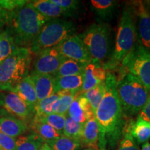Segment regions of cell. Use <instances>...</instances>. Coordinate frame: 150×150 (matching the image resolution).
<instances>
[{"label": "cell", "mask_w": 150, "mask_h": 150, "mask_svg": "<svg viewBox=\"0 0 150 150\" xmlns=\"http://www.w3.org/2000/svg\"><path fill=\"white\" fill-rule=\"evenodd\" d=\"M106 91L102 102L95 112L99 127L98 149L113 148L125 134L126 123L117 93V77L107 72Z\"/></svg>", "instance_id": "6da1fadb"}, {"label": "cell", "mask_w": 150, "mask_h": 150, "mask_svg": "<svg viewBox=\"0 0 150 150\" xmlns=\"http://www.w3.org/2000/svg\"><path fill=\"white\" fill-rule=\"evenodd\" d=\"M49 19L42 16L29 1L14 13L9 31L18 47H30Z\"/></svg>", "instance_id": "7a4b0ae2"}, {"label": "cell", "mask_w": 150, "mask_h": 150, "mask_svg": "<svg viewBox=\"0 0 150 150\" xmlns=\"http://www.w3.org/2000/svg\"><path fill=\"white\" fill-rule=\"evenodd\" d=\"M136 17L131 3L123 8L115 39V48L110 58L103 66L106 70L118 68L122 61L137 42Z\"/></svg>", "instance_id": "3957f363"}, {"label": "cell", "mask_w": 150, "mask_h": 150, "mask_svg": "<svg viewBox=\"0 0 150 150\" xmlns=\"http://www.w3.org/2000/svg\"><path fill=\"white\" fill-rule=\"evenodd\" d=\"M117 93L125 117L139 113L150 96V91L129 73L120 72L117 79Z\"/></svg>", "instance_id": "277c9868"}, {"label": "cell", "mask_w": 150, "mask_h": 150, "mask_svg": "<svg viewBox=\"0 0 150 150\" xmlns=\"http://www.w3.org/2000/svg\"><path fill=\"white\" fill-rule=\"evenodd\" d=\"M31 61L29 48L17 47L0 63V91H12L20 81L29 75Z\"/></svg>", "instance_id": "5b68a950"}, {"label": "cell", "mask_w": 150, "mask_h": 150, "mask_svg": "<svg viewBox=\"0 0 150 150\" xmlns=\"http://www.w3.org/2000/svg\"><path fill=\"white\" fill-rule=\"evenodd\" d=\"M76 30V25L71 20L61 18L49 20L30 45V51L37 54L46 49L57 47L75 34Z\"/></svg>", "instance_id": "8992f818"}, {"label": "cell", "mask_w": 150, "mask_h": 150, "mask_svg": "<svg viewBox=\"0 0 150 150\" xmlns=\"http://www.w3.org/2000/svg\"><path fill=\"white\" fill-rule=\"evenodd\" d=\"M111 29L107 23L92 24L79 36L87 48L93 62L100 63L106 60L110 52Z\"/></svg>", "instance_id": "52a82bcc"}, {"label": "cell", "mask_w": 150, "mask_h": 150, "mask_svg": "<svg viewBox=\"0 0 150 150\" xmlns=\"http://www.w3.org/2000/svg\"><path fill=\"white\" fill-rule=\"evenodd\" d=\"M119 67L120 72L132 74L150 91V52L138 40Z\"/></svg>", "instance_id": "ba28073f"}, {"label": "cell", "mask_w": 150, "mask_h": 150, "mask_svg": "<svg viewBox=\"0 0 150 150\" xmlns=\"http://www.w3.org/2000/svg\"><path fill=\"white\" fill-rule=\"evenodd\" d=\"M36 55L32 72L40 74L54 76L62 63L66 59L61 54L57 47L46 49Z\"/></svg>", "instance_id": "9c48e42d"}, {"label": "cell", "mask_w": 150, "mask_h": 150, "mask_svg": "<svg viewBox=\"0 0 150 150\" xmlns=\"http://www.w3.org/2000/svg\"><path fill=\"white\" fill-rule=\"evenodd\" d=\"M136 17L138 42L150 52V11L146 1L131 3Z\"/></svg>", "instance_id": "30bf717a"}, {"label": "cell", "mask_w": 150, "mask_h": 150, "mask_svg": "<svg viewBox=\"0 0 150 150\" xmlns=\"http://www.w3.org/2000/svg\"><path fill=\"white\" fill-rule=\"evenodd\" d=\"M57 47L62 55L67 59L73 60L86 65L93 61L91 56L79 35H71L59 45Z\"/></svg>", "instance_id": "8fae6325"}, {"label": "cell", "mask_w": 150, "mask_h": 150, "mask_svg": "<svg viewBox=\"0 0 150 150\" xmlns=\"http://www.w3.org/2000/svg\"><path fill=\"white\" fill-rule=\"evenodd\" d=\"M0 103L8 113L27 124V122L31 121L34 116V109L30 107L15 92L8 91L5 94Z\"/></svg>", "instance_id": "7c38bea8"}, {"label": "cell", "mask_w": 150, "mask_h": 150, "mask_svg": "<svg viewBox=\"0 0 150 150\" xmlns=\"http://www.w3.org/2000/svg\"><path fill=\"white\" fill-rule=\"evenodd\" d=\"M108 71L102 65L92 61L86 65L83 73V85L81 93L83 95L86 92L105 81Z\"/></svg>", "instance_id": "4fadbf2b"}, {"label": "cell", "mask_w": 150, "mask_h": 150, "mask_svg": "<svg viewBox=\"0 0 150 150\" xmlns=\"http://www.w3.org/2000/svg\"><path fill=\"white\" fill-rule=\"evenodd\" d=\"M67 115L76 122L84 125L95 115L88 100L79 93L71 104Z\"/></svg>", "instance_id": "5bb4252c"}, {"label": "cell", "mask_w": 150, "mask_h": 150, "mask_svg": "<svg viewBox=\"0 0 150 150\" xmlns=\"http://www.w3.org/2000/svg\"><path fill=\"white\" fill-rule=\"evenodd\" d=\"M34 84L38 101L56 93L55 77L52 75L40 74L31 72L29 74Z\"/></svg>", "instance_id": "9a60e30c"}, {"label": "cell", "mask_w": 150, "mask_h": 150, "mask_svg": "<svg viewBox=\"0 0 150 150\" xmlns=\"http://www.w3.org/2000/svg\"><path fill=\"white\" fill-rule=\"evenodd\" d=\"M118 4L113 0H91L88 2L89 8L96 16L97 22L107 23L115 14Z\"/></svg>", "instance_id": "2e32d148"}, {"label": "cell", "mask_w": 150, "mask_h": 150, "mask_svg": "<svg viewBox=\"0 0 150 150\" xmlns=\"http://www.w3.org/2000/svg\"><path fill=\"white\" fill-rule=\"evenodd\" d=\"M29 3L38 12L49 20L71 17L67 11L54 4L52 0H35L29 1Z\"/></svg>", "instance_id": "e0dca14e"}, {"label": "cell", "mask_w": 150, "mask_h": 150, "mask_svg": "<svg viewBox=\"0 0 150 150\" xmlns=\"http://www.w3.org/2000/svg\"><path fill=\"white\" fill-rule=\"evenodd\" d=\"M12 91L18 94L30 107L34 109L38 99L34 84L29 74L20 81Z\"/></svg>", "instance_id": "ac0fdd59"}, {"label": "cell", "mask_w": 150, "mask_h": 150, "mask_svg": "<svg viewBox=\"0 0 150 150\" xmlns=\"http://www.w3.org/2000/svg\"><path fill=\"white\" fill-rule=\"evenodd\" d=\"M27 124L13 116L0 118V132L16 138L27 131Z\"/></svg>", "instance_id": "d6986e66"}, {"label": "cell", "mask_w": 150, "mask_h": 150, "mask_svg": "<svg viewBox=\"0 0 150 150\" xmlns=\"http://www.w3.org/2000/svg\"><path fill=\"white\" fill-rule=\"evenodd\" d=\"M125 131H128L136 143L144 144L150 139V122L137 117L136 120L126 125Z\"/></svg>", "instance_id": "ffe728a7"}, {"label": "cell", "mask_w": 150, "mask_h": 150, "mask_svg": "<svg viewBox=\"0 0 150 150\" xmlns=\"http://www.w3.org/2000/svg\"><path fill=\"white\" fill-rule=\"evenodd\" d=\"M99 127L95 115L88 120L83 127L81 142L87 146L88 148L98 149Z\"/></svg>", "instance_id": "44dd1931"}, {"label": "cell", "mask_w": 150, "mask_h": 150, "mask_svg": "<svg viewBox=\"0 0 150 150\" xmlns=\"http://www.w3.org/2000/svg\"><path fill=\"white\" fill-rule=\"evenodd\" d=\"M29 126L31 130L33 131V134L38 135L44 140L45 142L57 139L62 135L47 124L34 119L31 120Z\"/></svg>", "instance_id": "7402d4cb"}, {"label": "cell", "mask_w": 150, "mask_h": 150, "mask_svg": "<svg viewBox=\"0 0 150 150\" xmlns=\"http://www.w3.org/2000/svg\"><path fill=\"white\" fill-rule=\"evenodd\" d=\"M56 93L62 91H81L83 85V74L55 77Z\"/></svg>", "instance_id": "603a6c76"}, {"label": "cell", "mask_w": 150, "mask_h": 150, "mask_svg": "<svg viewBox=\"0 0 150 150\" xmlns=\"http://www.w3.org/2000/svg\"><path fill=\"white\" fill-rule=\"evenodd\" d=\"M59 94V98L56 101L53 106V113H57L60 115H67V111L70 108L73 100L80 91H62L58 92Z\"/></svg>", "instance_id": "cb8c5ba5"}, {"label": "cell", "mask_w": 150, "mask_h": 150, "mask_svg": "<svg viewBox=\"0 0 150 150\" xmlns=\"http://www.w3.org/2000/svg\"><path fill=\"white\" fill-rule=\"evenodd\" d=\"M86 65V64L79 62L66 59L62 63L54 76L60 77V76H70L83 74Z\"/></svg>", "instance_id": "d4e9b609"}, {"label": "cell", "mask_w": 150, "mask_h": 150, "mask_svg": "<svg viewBox=\"0 0 150 150\" xmlns=\"http://www.w3.org/2000/svg\"><path fill=\"white\" fill-rule=\"evenodd\" d=\"M44 140L35 134L21 136L16 141V150H39Z\"/></svg>", "instance_id": "484cf974"}, {"label": "cell", "mask_w": 150, "mask_h": 150, "mask_svg": "<svg viewBox=\"0 0 150 150\" xmlns=\"http://www.w3.org/2000/svg\"><path fill=\"white\" fill-rule=\"evenodd\" d=\"M17 47L10 31H4L0 33V63L8 57Z\"/></svg>", "instance_id": "4316f807"}, {"label": "cell", "mask_w": 150, "mask_h": 150, "mask_svg": "<svg viewBox=\"0 0 150 150\" xmlns=\"http://www.w3.org/2000/svg\"><path fill=\"white\" fill-rule=\"evenodd\" d=\"M105 91H106V85H105V81H104L83 94V96L88 100L91 104L94 115L104 96Z\"/></svg>", "instance_id": "83f0119b"}, {"label": "cell", "mask_w": 150, "mask_h": 150, "mask_svg": "<svg viewBox=\"0 0 150 150\" xmlns=\"http://www.w3.org/2000/svg\"><path fill=\"white\" fill-rule=\"evenodd\" d=\"M53 150H78L81 141L61 135L57 139L47 142Z\"/></svg>", "instance_id": "f1b7e54d"}, {"label": "cell", "mask_w": 150, "mask_h": 150, "mask_svg": "<svg viewBox=\"0 0 150 150\" xmlns=\"http://www.w3.org/2000/svg\"><path fill=\"white\" fill-rule=\"evenodd\" d=\"M59 98V93L54 94L47 98L38 101L34 107V116L41 117L53 113V106Z\"/></svg>", "instance_id": "f546056e"}, {"label": "cell", "mask_w": 150, "mask_h": 150, "mask_svg": "<svg viewBox=\"0 0 150 150\" xmlns=\"http://www.w3.org/2000/svg\"><path fill=\"white\" fill-rule=\"evenodd\" d=\"M66 116L67 115H60L57 113H52L50 115L41 116V117L33 116V119L47 124L50 126L53 127L54 129H56L58 132L63 135Z\"/></svg>", "instance_id": "4dcf8cb0"}, {"label": "cell", "mask_w": 150, "mask_h": 150, "mask_svg": "<svg viewBox=\"0 0 150 150\" xmlns=\"http://www.w3.org/2000/svg\"><path fill=\"white\" fill-rule=\"evenodd\" d=\"M83 125L76 122L69 116H66L63 135L72 139L79 140L81 141L82 134H83Z\"/></svg>", "instance_id": "1f68e13d"}, {"label": "cell", "mask_w": 150, "mask_h": 150, "mask_svg": "<svg viewBox=\"0 0 150 150\" xmlns=\"http://www.w3.org/2000/svg\"><path fill=\"white\" fill-rule=\"evenodd\" d=\"M52 1L67 11L71 17H74L77 15L80 10L81 2L78 0H52Z\"/></svg>", "instance_id": "d6a6232c"}, {"label": "cell", "mask_w": 150, "mask_h": 150, "mask_svg": "<svg viewBox=\"0 0 150 150\" xmlns=\"http://www.w3.org/2000/svg\"><path fill=\"white\" fill-rule=\"evenodd\" d=\"M28 2L29 1L24 0H0V8L10 13H14Z\"/></svg>", "instance_id": "836d02e7"}, {"label": "cell", "mask_w": 150, "mask_h": 150, "mask_svg": "<svg viewBox=\"0 0 150 150\" xmlns=\"http://www.w3.org/2000/svg\"><path fill=\"white\" fill-rule=\"evenodd\" d=\"M117 150H140L138 144L135 141L128 131H125L120 140Z\"/></svg>", "instance_id": "e575fe53"}, {"label": "cell", "mask_w": 150, "mask_h": 150, "mask_svg": "<svg viewBox=\"0 0 150 150\" xmlns=\"http://www.w3.org/2000/svg\"><path fill=\"white\" fill-rule=\"evenodd\" d=\"M16 139L0 132V149L1 150H16Z\"/></svg>", "instance_id": "d590c367"}, {"label": "cell", "mask_w": 150, "mask_h": 150, "mask_svg": "<svg viewBox=\"0 0 150 150\" xmlns=\"http://www.w3.org/2000/svg\"><path fill=\"white\" fill-rule=\"evenodd\" d=\"M14 13H10L6 12V11L3 10V9L0 8V29L5 24H10L11 21L12 20L13 17L14 16Z\"/></svg>", "instance_id": "8d00e7d4"}, {"label": "cell", "mask_w": 150, "mask_h": 150, "mask_svg": "<svg viewBox=\"0 0 150 150\" xmlns=\"http://www.w3.org/2000/svg\"><path fill=\"white\" fill-rule=\"evenodd\" d=\"M137 117L150 122V96L145 106L142 108V109L138 114V117Z\"/></svg>", "instance_id": "74e56055"}, {"label": "cell", "mask_w": 150, "mask_h": 150, "mask_svg": "<svg viewBox=\"0 0 150 150\" xmlns=\"http://www.w3.org/2000/svg\"><path fill=\"white\" fill-rule=\"evenodd\" d=\"M39 150H53V149L49 146V145L47 143V142H44V143L42 145V146L40 147V149H39Z\"/></svg>", "instance_id": "f35d334b"}, {"label": "cell", "mask_w": 150, "mask_h": 150, "mask_svg": "<svg viewBox=\"0 0 150 150\" xmlns=\"http://www.w3.org/2000/svg\"><path fill=\"white\" fill-rule=\"evenodd\" d=\"M141 150H150V142H147L142 145Z\"/></svg>", "instance_id": "ab89813d"}, {"label": "cell", "mask_w": 150, "mask_h": 150, "mask_svg": "<svg viewBox=\"0 0 150 150\" xmlns=\"http://www.w3.org/2000/svg\"><path fill=\"white\" fill-rule=\"evenodd\" d=\"M146 4H147V5L148 6V7H149V9L150 11V1H146Z\"/></svg>", "instance_id": "60d3db41"}, {"label": "cell", "mask_w": 150, "mask_h": 150, "mask_svg": "<svg viewBox=\"0 0 150 150\" xmlns=\"http://www.w3.org/2000/svg\"><path fill=\"white\" fill-rule=\"evenodd\" d=\"M83 150H95L93 149V148H86V149H84Z\"/></svg>", "instance_id": "b9f144b4"}, {"label": "cell", "mask_w": 150, "mask_h": 150, "mask_svg": "<svg viewBox=\"0 0 150 150\" xmlns=\"http://www.w3.org/2000/svg\"><path fill=\"white\" fill-rule=\"evenodd\" d=\"M1 32H2V31H1V29H0V33H1Z\"/></svg>", "instance_id": "7bdbcfd3"}, {"label": "cell", "mask_w": 150, "mask_h": 150, "mask_svg": "<svg viewBox=\"0 0 150 150\" xmlns=\"http://www.w3.org/2000/svg\"><path fill=\"white\" fill-rule=\"evenodd\" d=\"M0 150H1V149H0Z\"/></svg>", "instance_id": "ee69618b"}]
</instances>
